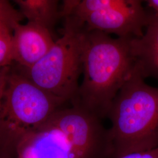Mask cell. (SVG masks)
<instances>
[{
  "mask_svg": "<svg viewBox=\"0 0 158 158\" xmlns=\"http://www.w3.org/2000/svg\"><path fill=\"white\" fill-rule=\"evenodd\" d=\"M130 39L112 38L98 31L86 30L83 52V79L77 106L103 119L134 70Z\"/></svg>",
  "mask_w": 158,
  "mask_h": 158,
  "instance_id": "1",
  "label": "cell"
},
{
  "mask_svg": "<svg viewBox=\"0 0 158 158\" xmlns=\"http://www.w3.org/2000/svg\"><path fill=\"white\" fill-rule=\"evenodd\" d=\"M113 158L158 147V88L147 85L135 67L108 114Z\"/></svg>",
  "mask_w": 158,
  "mask_h": 158,
  "instance_id": "2",
  "label": "cell"
},
{
  "mask_svg": "<svg viewBox=\"0 0 158 158\" xmlns=\"http://www.w3.org/2000/svg\"><path fill=\"white\" fill-rule=\"evenodd\" d=\"M66 102L11 66L0 104V144L14 151L25 136L47 123Z\"/></svg>",
  "mask_w": 158,
  "mask_h": 158,
  "instance_id": "3",
  "label": "cell"
},
{
  "mask_svg": "<svg viewBox=\"0 0 158 158\" xmlns=\"http://www.w3.org/2000/svg\"><path fill=\"white\" fill-rule=\"evenodd\" d=\"M64 18L62 36L51 50L29 69H18L40 89L73 104L83 73L86 27L73 15Z\"/></svg>",
  "mask_w": 158,
  "mask_h": 158,
  "instance_id": "4",
  "label": "cell"
},
{
  "mask_svg": "<svg viewBox=\"0 0 158 158\" xmlns=\"http://www.w3.org/2000/svg\"><path fill=\"white\" fill-rule=\"evenodd\" d=\"M149 14L139 0H65L60 10L62 18L73 15L87 30L130 40L143 35Z\"/></svg>",
  "mask_w": 158,
  "mask_h": 158,
  "instance_id": "5",
  "label": "cell"
},
{
  "mask_svg": "<svg viewBox=\"0 0 158 158\" xmlns=\"http://www.w3.org/2000/svg\"><path fill=\"white\" fill-rule=\"evenodd\" d=\"M48 121L65 136L72 158H113L108 129L95 115L72 105L57 110Z\"/></svg>",
  "mask_w": 158,
  "mask_h": 158,
  "instance_id": "6",
  "label": "cell"
},
{
  "mask_svg": "<svg viewBox=\"0 0 158 158\" xmlns=\"http://www.w3.org/2000/svg\"><path fill=\"white\" fill-rule=\"evenodd\" d=\"M12 59L18 66L29 69L45 56L54 45L51 30L35 23L12 27Z\"/></svg>",
  "mask_w": 158,
  "mask_h": 158,
  "instance_id": "7",
  "label": "cell"
},
{
  "mask_svg": "<svg viewBox=\"0 0 158 158\" xmlns=\"http://www.w3.org/2000/svg\"><path fill=\"white\" fill-rule=\"evenodd\" d=\"M14 152L15 158H72L65 136L49 121L25 136Z\"/></svg>",
  "mask_w": 158,
  "mask_h": 158,
  "instance_id": "8",
  "label": "cell"
},
{
  "mask_svg": "<svg viewBox=\"0 0 158 158\" xmlns=\"http://www.w3.org/2000/svg\"><path fill=\"white\" fill-rule=\"evenodd\" d=\"M135 67L143 79L158 81V15L150 13L143 35L131 41Z\"/></svg>",
  "mask_w": 158,
  "mask_h": 158,
  "instance_id": "9",
  "label": "cell"
},
{
  "mask_svg": "<svg viewBox=\"0 0 158 158\" xmlns=\"http://www.w3.org/2000/svg\"><path fill=\"white\" fill-rule=\"evenodd\" d=\"M20 12L29 23H35L51 30L60 17L56 0H15Z\"/></svg>",
  "mask_w": 158,
  "mask_h": 158,
  "instance_id": "10",
  "label": "cell"
},
{
  "mask_svg": "<svg viewBox=\"0 0 158 158\" xmlns=\"http://www.w3.org/2000/svg\"><path fill=\"white\" fill-rule=\"evenodd\" d=\"M15 23L0 21V69L9 67L13 63L12 27Z\"/></svg>",
  "mask_w": 158,
  "mask_h": 158,
  "instance_id": "11",
  "label": "cell"
},
{
  "mask_svg": "<svg viewBox=\"0 0 158 158\" xmlns=\"http://www.w3.org/2000/svg\"><path fill=\"white\" fill-rule=\"evenodd\" d=\"M23 18L20 12L16 10L9 1L0 0V21L20 23Z\"/></svg>",
  "mask_w": 158,
  "mask_h": 158,
  "instance_id": "12",
  "label": "cell"
},
{
  "mask_svg": "<svg viewBox=\"0 0 158 158\" xmlns=\"http://www.w3.org/2000/svg\"><path fill=\"white\" fill-rule=\"evenodd\" d=\"M119 158H158V147L149 151L129 153Z\"/></svg>",
  "mask_w": 158,
  "mask_h": 158,
  "instance_id": "13",
  "label": "cell"
},
{
  "mask_svg": "<svg viewBox=\"0 0 158 158\" xmlns=\"http://www.w3.org/2000/svg\"><path fill=\"white\" fill-rule=\"evenodd\" d=\"M10 66L0 69V104L1 102L2 94H3V90H4V87L5 85L6 76Z\"/></svg>",
  "mask_w": 158,
  "mask_h": 158,
  "instance_id": "14",
  "label": "cell"
},
{
  "mask_svg": "<svg viewBox=\"0 0 158 158\" xmlns=\"http://www.w3.org/2000/svg\"><path fill=\"white\" fill-rule=\"evenodd\" d=\"M148 6L153 10V12L158 15V0H148L147 1Z\"/></svg>",
  "mask_w": 158,
  "mask_h": 158,
  "instance_id": "15",
  "label": "cell"
}]
</instances>
